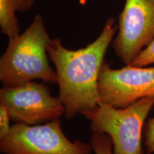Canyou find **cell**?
I'll list each match as a JSON object with an SVG mask.
<instances>
[{
  "label": "cell",
  "instance_id": "1",
  "mask_svg": "<svg viewBox=\"0 0 154 154\" xmlns=\"http://www.w3.org/2000/svg\"><path fill=\"white\" fill-rule=\"evenodd\" d=\"M117 30L116 19L109 17L99 36L86 47L77 50L66 49L59 38H51L47 52L54 64L59 98L64 106L67 119H74L77 114L98 106L100 70Z\"/></svg>",
  "mask_w": 154,
  "mask_h": 154
},
{
  "label": "cell",
  "instance_id": "2",
  "mask_svg": "<svg viewBox=\"0 0 154 154\" xmlns=\"http://www.w3.org/2000/svg\"><path fill=\"white\" fill-rule=\"evenodd\" d=\"M51 38L41 14L18 36L9 38L0 58V81L3 87H13L36 79L57 84V75L50 66L47 47Z\"/></svg>",
  "mask_w": 154,
  "mask_h": 154
},
{
  "label": "cell",
  "instance_id": "3",
  "mask_svg": "<svg viewBox=\"0 0 154 154\" xmlns=\"http://www.w3.org/2000/svg\"><path fill=\"white\" fill-rule=\"evenodd\" d=\"M153 106V97L143 98L124 108L100 101L95 109L81 114L90 121L92 133L110 136L113 154H144L142 133L146 117Z\"/></svg>",
  "mask_w": 154,
  "mask_h": 154
},
{
  "label": "cell",
  "instance_id": "4",
  "mask_svg": "<svg viewBox=\"0 0 154 154\" xmlns=\"http://www.w3.org/2000/svg\"><path fill=\"white\" fill-rule=\"evenodd\" d=\"M2 154H92L90 143L72 141L62 129L60 119L44 124H14L8 136L0 139Z\"/></svg>",
  "mask_w": 154,
  "mask_h": 154
},
{
  "label": "cell",
  "instance_id": "5",
  "mask_svg": "<svg viewBox=\"0 0 154 154\" xmlns=\"http://www.w3.org/2000/svg\"><path fill=\"white\" fill-rule=\"evenodd\" d=\"M0 103L8 109L14 124L35 126L51 122L64 116L59 97L53 96L44 82L32 81L0 90Z\"/></svg>",
  "mask_w": 154,
  "mask_h": 154
},
{
  "label": "cell",
  "instance_id": "6",
  "mask_svg": "<svg viewBox=\"0 0 154 154\" xmlns=\"http://www.w3.org/2000/svg\"><path fill=\"white\" fill-rule=\"evenodd\" d=\"M153 40L154 0H126L112 42L116 56L124 64H131Z\"/></svg>",
  "mask_w": 154,
  "mask_h": 154
},
{
  "label": "cell",
  "instance_id": "7",
  "mask_svg": "<svg viewBox=\"0 0 154 154\" xmlns=\"http://www.w3.org/2000/svg\"><path fill=\"white\" fill-rule=\"evenodd\" d=\"M100 101L116 108L128 106L140 99L154 98V67L126 65L111 68L102 63L99 78Z\"/></svg>",
  "mask_w": 154,
  "mask_h": 154
},
{
  "label": "cell",
  "instance_id": "8",
  "mask_svg": "<svg viewBox=\"0 0 154 154\" xmlns=\"http://www.w3.org/2000/svg\"><path fill=\"white\" fill-rule=\"evenodd\" d=\"M35 0H0L1 33L12 38L18 36L20 27L16 12H26L33 7Z\"/></svg>",
  "mask_w": 154,
  "mask_h": 154
},
{
  "label": "cell",
  "instance_id": "9",
  "mask_svg": "<svg viewBox=\"0 0 154 154\" xmlns=\"http://www.w3.org/2000/svg\"><path fill=\"white\" fill-rule=\"evenodd\" d=\"M94 154H113L110 136L102 133H92L90 140Z\"/></svg>",
  "mask_w": 154,
  "mask_h": 154
},
{
  "label": "cell",
  "instance_id": "10",
  "mask_svg": "<svg viewBox=\"0 0 154 154\" xmlns=\"http://www.w3.org/2000/svg\"><path fill=\"white\" fill-rule=\"evenodd\" d=\"M154 63V40L145 49L139 54L131 63L132 66L138 67L147 66Z\"/></svg>",
  "mask_w": 154,
  "mask_h": 154
},
{
  "label": "cell",
  "instance_id": "11",
  "mask_svg": "<svg viewBox=\"0 0 154 154\" xmlns=\"http://www.w3.org/2000/svg\"><path fill=\"white\" fill-rule=\"evenodd\" d=\"M143 138L146 154H154V116L150 119L145 125Z\"/></svg>",
  "mask_w": 154,
  "mask_h": 154
},
{
  "label": "cell",
  "instance_id": "12",
  "mask_svg": "<svg viewBox=\"0 0 154 154\" xmlns=\"http://www.w3.org/2000/svg\"><path fill=\"white\" fill-rule=\"evenodd\" d=\"M11 118L8 109L0 103V139L5 138L10 133L11 126L9 124Z\"/></svg>",
  "mask_w": 154,
  "mask_h": 154
}]
</instances>
